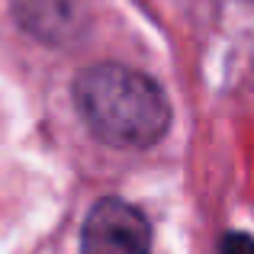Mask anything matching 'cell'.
Masks as SVG:
<instances>
[{"label":"cell","mask_w":254,"mask_h":254,"mask_svg":"<svg viewBox=\"0 0 254 254\" xmlns=\"http://www.w3.org/2000/svg\"><path fill=\"white\" fill-rule=\"evenodd\" d=\"M74 100L90 132L113 148H148L171 126L164 90L126 64H93L81 71Z\"/></svg>","instance_id":"obj_1"},{"label":"cell","mask_w":254,"mask_h":254,"mask_svg":"<svg viewBox=\"0 0 254 254\" xmlns=\"http://www.w3.org/2000/svg\"><path fill=\"white\" fill-rule=\"evenodd\" d=\"M151 225L132 203L100 199L81 232V254H148Z\"/></svg>","instance_id":"obj_2"},{"label":"cell","mask_w":254,"mask_h":254,"mask_svg":"<svg viewBox=\"0 0 254 254\" xmlns=\"http://www.w3.org/2000/svg\"><path fill=\"white\" fill-rule=\"evenodd\" d=\"M16 16L39 39H68L74 29V3L71 0H16Z\"/></svg>","instance_id":"obj_3"},{"label":"cell","mask_w":254,"mask_h":254,"mask_svg":"<svg viewBox=\"0 0 254 254\" xmlns=\"http://www.w3.org/2000/svg\"><path fill=\"white\" fill-rule=\"evenodd\" d=\"M219 254H254V238L245 232H229L219 245Z\"/></svg>","instance_id":"obj_4"}]
</instances>
